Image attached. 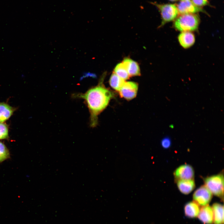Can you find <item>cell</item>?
Returning a JSON list of instances; mask_svg holds the SVG:
<instances>
[{"instance_id": "cell-8", "label": "cell", "mask_w": 224, "mask_h": 224, "mask_svg": "<svg viewBox=\"0 0 224 224\" xmlns=\"http://www.w3.org/2000/svg\"><path fill=\"white\" fill-rule=\"evenodd\" d=\"M176 6L179 13L181 15L194 14L199 12H205L203 9L195 6L189 0H181Z\"/></svg>"}, {"instance_id": "cell-3", "label": "cell", "mask_w": 224, "mask_h": 224, "mask_svg": "<svg viewBox=\"0 0 224 224\" xmlns=\"http://www.w3.org/2000/svg\"><path fill=\"white\" fill-rule=\"evenodd\" d=\"M150 3L155 6L160 12L161 22L159 27L166 23L175 20L179 14L176 5L174 4H159L156 2Z\"/></svg>"}, {"instance_id": "cell-13", "label": "cell", "mask_w": 224, "mask_h": 224, "mask_svg": "<svg viewBox=\"0 0 224 224\" xmlns=\"http://www.w3.org/2000/svg\"><path fill=\"white\" fill-rule=\"evenodd\" d=\"M16 110L7 103L0 102V123H3L8 119Z\"/></svg>"}, {"instance_id": "cell-19", "label": "cell", "mask_w": 224, "mask_h": 224, "mask_svg": "<svg viewBox=\"0 0 224 224\" xmlns=\"http://www.w3.org/2000/svg\"><path fill=\"white\" fill-rule=\"evenodd\" d=\"M8 127L5 123H0V139H8Z\"/></svg>"}, {"instance_id": "cell-5", "label": "cell", "mask_w": 224, "mask_h": 224, "mask_svg": "<svg viewBox=\"0 0 224 224\" xmlns=\"http://www.w3.org/2000/svg\"><path fill=\"white\" fill-rule=\"evenodd\" d=\"M212 196V193L204 185L200 186L194 192L193 199L194 201L202 207L208 205Z\"/></svg>"}, {"instance_id": "cell-22", "label": "cell", "mask_w": 224, "mask_h": 224, "mask_svg": "<svg viewBox=\"0 0 224 224\" xmlns=\"http://www.w3.org/2000/svg\"><path fill=\"white\" fill-rule=\"evenodd\" d=\"M170 0L171 1H177L178 0Z\"/></svg>"}, {"instance_id": "cell-18", "label": "cell", "mask_w": 224, "mask_h": 224, "mask_svg": "<svg viewBox=\"0 0 224 224\" xmlns=\"http://www.w3.org/2000/svg\"><path fill=\"white\" fill-rule=\"evenodd\" d=\"M10 157L8 149L3 142H0V163L9 158Z\"/></svg>"}, {"instance_id": "cell-17", "label": "cell", "mask_w": 224, "mask_h": 224, "mask_svg": "<svg viewBox=\"0 0 224 224\" xmlns=\"http://www.w3.org/2000/svg\"><path fill=\"white\" fill-rule=\"evenodd\" d=\"M114 73L124 80L129 79V76L123 63L122 62L118 64L114 69Z\"/></svg>"}, {"instance_id": "cell-2", "label": "cell", "mask_w": 224, "mask_h": 224, "mask_svg": "<svg viewBox=\"0 0 224 224\" xmlns=\"http://www.w3.org/2000/svg\"><path fill=\"white\" fill-rule=\"evenodd\" d=\"M200 23L198 15L195 14L181 15L175 20L174 26L177 30L183 32L197 30Z\"/></svg>"}, {"instance_id": "cell-12", "label": "cell", "mask_w": 224, "mask_h": 224, "mask_svg": "<svg viewBox=\"0 0 224 224\" xmlns=\"http://www.w3.org/2000/svg\"><path fill=\"white\" fill-rule=\"evenodd\" d=\"M176 181L177 187L180 191L184 194H189L195 187V183L194 179L179 180Z\"/></svg>"}, {"instance_id": "cell-14", "label": "cell", "mask_w": 224, "mask_h": 224, "mask_svg": "<svg viewBox=\"0 0 224 224\" xmlns=\"http://www.w3.org/2000/svg\"><path fill=\"white\" fill-rule=\"evenodd\" d=\"M213 212V222L214 224H223V205L215 203L212 207Z\"/></svg>"}, {"instance_id": "cell-21", "label": "cell", "mask_w": 224, "mask_h": 224, "mask_svg": "<svg viewBox=\"0 0 224 224\" xmlns=\"http://www.w3.org/2000/svg\"><path fill=\"white\" fill-rule=\"evenodd\" d=\"M192 2L195 6L200 7L208 4V0H192Z\"/></svg>"}, {"instance_id": "cell-16", "label": "cell", "mask_w": 224, "mask_h": 224, "mask_svg": "<svg viewBox=\"0 0 224 224\" xmlns=\"http://www.w3.org/2000/svg\"><path fill=\"white\" fill-rule=\"evenodd\" d=\"M125 81L114 72L111 74L109 84L111 87L115 90L119 91Z\"/></svg>"}, {"instance_id": "cell-9", "label": "cell", "mask_w": 224, "mask_h": 224, "mask_svg": "<svg viewBox=\"0 0 224 224\" xmlns=\"http://www.w3.org/2000/svg\"><path fill=\"white\" fill-rule=\"evenodd\" d=\"M178 38L180 44L185 49L192 46L195 42V36L191 31L181 32Z\"/></svg>"}, {"instance_id": "cell-15", "label": "cell", "mask_w": 224, "mask_h": 224, "mask_svg": "<svg viewBox=\"0 0 224 224\" xmlns=\"http://www.w3.org/2000/svg\"><path fill=\"white\" fill-rule=\"evenodd\" d=\"M199 206L194 201L187 203L184 208L185 215L189 218L198 217L200 210Z\"/></svg>"}, {"instance_id": "cell-7", "label": "cell", "mask_w": 224, "mask_h": 224, "mask_svg": "<svg viewBox=\"0 0 224 224\" xmlns=\"http://www.w3.org/2000/svg\"><path fill=\"white\" fill-rule=\"evenodd\" d=\"M174 175L176 181L179 180L194 179V172L193 167L189 164H184L175 170Z\"/></svg>"}, {"instance_id": "cell-1", "label": "cell", "mask_w": 224, "mask_h": 224, "mask_svg": "<svg viewBox=\"0 0 224 224\" xmlns=\"http://www.w3.org/2000/svg\"><path fill=\"white\" fill-rule=\"evenodd\" d=\"M105 75L102 76L96 86L90 88L84 93H75L72 95L73 98L84 100L89 111L90 125L92 128L96 126L98 115L114 97V93L103 84Z\"/></svg>"}, {"instance_id": "cell-20", "label": "cell", "mask_w": 224, "mask_h": 224, "mask_svg": "<svg viewBox=\"0 0 224 224\" xmlns=\"http://www.w3.org/2000/svg\"><path fill=\"white\" fill-rule=\"evenodd\" d=\"M171 144L170 139L169 137H165L163 138L161 142V144L162 147L165 149H167L169 148Z\"/></svg>"}, {"instance_id": "cell-10", "label": "cell", "mask_w": 224, "mask_h": 224, "mask_svg": "<svg viewBox=\"0 0 224 224\" xmlns=\"http://www.w3.org/2000/svg\"><path fill=\"white\" fill-rule=\"evenodd\" d=\"M198 217L199 220L204 224H212L213 218L212 207L208 205L202 206Z\"/></svg>"}, {"instance_id": "cell-23", "label": "cell", "mask_w": 224, "mask_h": 224, "mask_svg": "<svg viewBox=\"0 0 224 224\" xmlns=\"http://www.w3.org/2000/svg\"><path fill=\"white\" fill-rule=\"evenodd\" d=\"M184 0V1H187V0Z\"/></svg>"}, {"instance_id": "cell-4", "label": "cell", "mask_w": 224, "mask_h": 224, "mask_svg": "<svg viewBox=\"0 0 224 224\" xmlns=\"http://www.w3.org/2000/svg\"><path fill=\"white\" fill-rule=\"evenodd\" d=\"M205 185L212 194L223 200L224 176L220 174L207 177L204 179Z\"/></svg>"}, {"instance_id": "cell-11", "label": "cell", "mask_w": 224, "mask_h": 224, "mask_svg": "<svg viewBox=\"0 0 224 224\" xmlns=\"http://www.w3.org/2000/svg\"><path fill=\"white\" fill-rule=\"evenodd\" d=\"M122 63L125 67L129 76H136L141 74L140 70L138 63L129 58H125Z\"/></svg>"}, {"instance_id": "cell-6", "label": "cell", "mask_w": 224, "mask_h": 224, "mask_svg": "<svg viewBox=\"0 0 224 224\" xmlns=\"http://www.w3.org/2000/svg\"><path fill=\"white\" fill-rule=\"evenodd\" d=\"M138 89V84L136 82H125L119 91L120 96L127 100H132L135 97Z\"/></svg>"}]
</instances>
